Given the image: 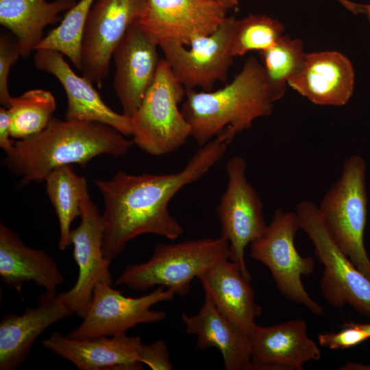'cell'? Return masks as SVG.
Instances as JSON below:
<instances>
[{
  "label": "cell",
  "mask_w": 370,
  "mask_h": 370,
  "mask_svg": "<svg viewBox=\"0 0 370 370\" xmlns=\"http://www.w3.org/2000/svg\"><path fill=\"white\" fill-rule=\"evenodd\" d=\"M158 47L148 38L137 20L113 52L112 59L115 64L113 88L123 114L129 118L138 110L156 77L161 60L157 50Z\"/></svg>",
  "instance_id": "9a60e30c"
},
{
  "label": "cell",
  "mask_w": 370,
  "mask_h": 370,
  "mask_svg": "<svg viewBox=\"0 0 370 370\" xmlns=\"http://www.w3.org/2000/svg\"><path fill=\"white\" fill-rule=\"evenodd\" d=\"M45 182L46 193L58 219V247L64 251L71 245V225L73 221L81 215L82 199L88 190L87 182L73 171L71 165L53 169Z\"/></svg>",
  "instance_id": "d4e9b609"
},
{
  "label": "cell",
  "mask_w": 370,
  "mask_h": 370,
  "mask_svg": "<svg viewBox=\"0 0 370 370\" xmlns=\"http://www.w3.org/2000/svg\"><path fill=\"white\" fill-rule=\"evenodd\" d=\"M340 369L343 370H370V365H364L359 362H348Z\"/></svg>",
  "instance_id": "e575fe53"
},
{
  "label": "cell",
  "mask_w": 370,
  "mask_h": 370,
  "mask_svg": "<svg viewBox=\"0 0 370 370\" xmlns=\"http://www.w3.org/2000/svg\"><path fill=\"white\" fill-rule=\"evenodd\" d=\"M10 133V118L7 108H0V147L7 153L13 149L15 141L12 140Z\"/></svg>",
  "instance_id": "d6a6232c"
},
{
  "label": "cell",
  "mask_w": 370,
  "mask_h": 370,
  "mask_svg": "<svg viewBox=\"0 0 370 370\" xmlns=\"http://www.w3.org/2000/svg\"><path fill=\"white\" fill-rule=\"evenodd\" d=\"M227 145L218 139L200 146L186 166L173 173L133 175L117 171L95 184L103 196V251L112 262L134 238L153 234L170 240L184 228L171 214V199L184 186L204 176L225 155Z\"/></svg>",
  "instance_id": "6da1fadb"
},
{
  "label": "cell",
  "mask_w": 370,
  "mask_h": 370,
  "mask_svg": "<svg viewBox=\"0 0 370 370\" xmlns=\"http://www.w3.org/2000/svg\"><path fill=\"white\" fill-rule=\"evenodd\" d=\"M76 0H0V24L14 36L21 53L27 58L42 40L44 29L61 22V14L71 9Z\"/></svg>",
  "instance_id": "cb8c5ba5"
},
{
  "label": "cell",
  "mask_w": 370,
  "mask_h": 370,
  "mask_svg": "<svg viewBox=\"0 0 370 370\" xmlns=\"http://www.w3.org/2000/svg\"><path fill=\"white\" fill-rule=\"evenodd\" d=\"M21 56L16 40L5 35L0 36V102L5 108L12 99L9 92L8 79L12 66Z\"/></svg>",
  "instance_id": "4dcf8cb0"
},
{
  "label": "cell",
  "mask_w": 370,
  "mask_h": 370,
  "mask_svg": "<svg viewBox=\"0 0 370 370\" xmlns=\"http://www.w3.org/2000/svg\"><path fill=\"white\" fill-rule=\"evenodd\" d=\"M362 14L367 15L370 25V4H362Z\"/></svg>",
  "instance_id": "8d00e7d4"
},
{
  "label": "cell",
  "mask_w": 370,
  "mask_h": 370,
  "mask_svg": "<svg viewBox=\"0 0 370 370\" xmlns=\"http://www.w3.org/2000/svg\"><path fill=\"white\" fill-rule=\"evenodd\" d=\"M0 276L8 288L22 295L25 282H33L45 292L56 293L64 278L56 260L43 250L26 245L3 223L0 224Z\"/></svg>",
  "instance_id": "44dd1931"
},
{
  "label": "cell",
  "mask_w": 370,
  "mask_h": 370,
  "mask_svg": "<svg viewBox=\"0 0 370 370\" xmlns=\"http://www.w3.org/2000/svg\"><path fill=\"white\" fill-rule=\"evenodd\" d=\"M344 329L338 332H324L318 336L321 346L332 350L347 349L370 338L369 334L353 322L344 323Z\"/></svg>",
  "instance_id": "f546056e"
},
{
  "label": "cell",
  "mask_w": 370,
  "mask_h": 370,
  "mask_svg": "<svg viewBox=\"0 0 370 370\" xmlns=\"http://www.w3.org/2000/svg\"><path fill=\"white\" fill-rule=\"evenodd\" d=\"M140 362L153 370H170L173 367L171 362L168 348L162 340L145 345L143 343L139 352Z\"/></svg>",
  "instance_id": "1f68e13d"
},
{
  "label": "cell",
  "mask_w": 370,
  "mask_h": 370,
  "mask_svg": "<svg viewBox=\"0 0 370 370\" xmlns=\"http://www.w3.org/2000/svg\"><path fill=\"white\" fill-rule=\"evenodd\" d=\"M42 343L79 370L143 369L140 336L123 334L73 339L54 332Z\"/></svg>",
  "instance_id": "d6986e66"
},
{
  "label": "cell",
  "mask_w": 370,
  "mask_h": 370,
  "mask_svg": "<svg viewBox=\"0 0 370 370\" xmlns=\"http://www.w3.org/2000/svg\"><path fill=\"white\" fill-rule=\"evenodd\" d=\"M51 49H36L34 64L37 69L53 75L63 87L67 99L65 119L97 122L114 127L126 136L132 134L130 118L112 110L102 100L90 81L78 76L63 58Z\"/></svg>",
  "instance_id": "2e32d148"
},
{
  "label": "cell",
  "mask_w": 370,
  "mask_h": 370,
  "mask_svg": "<svg viewBox=\"0 0 370 370\" xmlns=\"http://www.w3.org/2000/svg\"><path fill=\"white\" fill-rule=\"evenodd\" d=\"M365 173L366 163L361 156L346 159L340 177L318 208L335 243L370 280V259L364 244L368 208Z\"/></svg>",
  "instance_id": "5b68a950"
},
{
  "label": "cell",
  "mask_w": 370,
  "mask_h": 370,
  "mask_svg": "<svg viewBox=\"0 0 370 370\" xmlns=\"http://www.w3.org/2000/svg\"><path fill=\"white\" fill-rule=\"evenodd\" d=\"M216 308L227 319L250 335L255 319L262 308L256 304L252 286L239 267L230 259L221 261L201 274L198 278Z\"/></svg>",
  "instance_id": "603a6c76"
},
{
  "label": "cell",
  "mask_w": 370,
  "mask_h": 370,
  "mask_svg": "<svg viewBox=\"0 0 370 370\" xmlns=\"http://www.w3.org/2000/svg\"><path fill=\"white\" fill-rule=\"evenodd\" d=\"M284 27L278 20L260 14L236 19L230 40V53L234 58L249 51L266 50L284 35Z\"/></svg>",
  "instance_id": "f1b7e54d"
},
{
  "label": "cell",
  "mask_w": 370,
  "mask_h": 370,
  "mask_svg": "<svg viewBox=\"0 0 370 370\" xmlns=\"http://www.w3.org/2000/svg\"><path fill=\"white\" fill-rule=\"evenodd\" d=\"M335 1L354 14H362V4L357 3L349 0Z\"/></svg>",
  "instance_id": "836d02e7"
},
{
  "label": "cell",
  "mask_w": 370,
  "mask_h": 370,
  "mask_svg": "<svg viewBox=\"0 0 370 370\" xmlns=\"http://www.w3.org/2000/svg\"><path fill=\"white\" fill-rule=\"evenodd\" d=\"M146 0H95L83 29L82 76L99 88L108 77L113 52L142 15Z\"/></svg>",
  "instance_id": "8fae6325"
},
{
  "label": "cell",
  "mask_w": 370,
  "mask_h": 370,
  "mask_svg": "<svg viewBox=\"0 0 370 370\" xmlns=\"http://www.w3.org/2000/svg\"><path fill=\"white\" fill-rule=\"evenodd\" d=\"M95 0H79L66 12L60 24L51 30L36 49H51L68 57L82 71L81 47L83 29Z\"/></svg>",
  "instance_id": "83f0119b"
},
{
  "label": "cell",
  "mask_w": 370,
  "mask_h": 370,
  "mask_svg": "<svg viewBox=\"0 0 370 370\" xmlns=\"http://www.w3.org/2000/svg\"><path fill=\"white\" fill-rule=\"evenodd\" d=\"M56 108L53 95L46 90L32 89L12 97L7 107L12 138L23 139L42 132L49 123Z\"/></svg>",
  "instance_id": "4316f807"
},
{
  "label": "cell",
  "mask_w": 370,
  "mask_h": 370,
  "mask_svg": "<svg viewBox=\"0 0 370 370\" xmlns=\"http://www.w3.org/2000/svg\"><path fill=\"white\" fill-rule=\"evenodd\" d=\"M134 143L114 127L97 122L62 121L52 117L40 133L15 141L3 164L19 176V186L42 182L53 169L77 164L84 168L102 154L119 158L127 154Z\"/></svg>",
  "instance_id": "7a4b0ae2"
},
{
  "label": "cell",
  "mask_w": 370,
  "mask_h": 370,
  "mask_svg": "<svg viewBox=\"0 0 370 370\" xmlns=\"http://www.w3.org/2000/svg\"><path fill=\"white\" fill-rule=\"evenodd\" d=\"M181 318L186 333L197 336V349L217 348L226 370H249L250 336L224 317L207 295L197 313H182Z\"/></svg>",
  "instance_id": "7402d4cb"
},
{
  "label": "cell",
  "mask_w": 370,
  "mask_h": 370,
  "mask_svg": "<svg viewBox=\"0 0 370 370\" xmlns=\"http://www.w3.org/2000/svg\"><path fill=\"white\" fill-rule=\"evenodd\" d=\"M230 259V245L221 236L191 239L177 243H160L146 262L126 267L116 280L136 291L156 286L186 296L193 280L216 264Z\"/></svg>",
  "instance_id": "277c9868"
},
{
  "label": "cell",
  "mask_w": 370,
  "mask_h": 370,
  "mask_svg": "<svg viewBox=\"0 0 370 370\" xmlns=\"http://www.w3.org/2000/svg\"><path fill=\"white\" fill-rule=\"evenodd\" d=\"M354 82L351 61L338 51H326L306 53L288 85L314 104L342 106L351 99Z\"/></svg>",
  "instance_id": "ffe728a7"
},
{
  "label": "cell",
  "mask_w": 370,
  "mask_h": 370,
  "mask_svg": "<svg viewBox=\"0 0 370 370\" xmlns=\"http://www.w3.org/2000/svg\"><path fill=\"white\" fill-rule=\"evenodd\" d=\"M267 87L275 102L284 95L288 81L301 69L306 53L301 40L282 35L270 48L260 51Z\"/></svg>",
  "instance_id": "484cf974"
},
{
  "label": "cell",
  "mask_w": 370,
  "mask_h": 370,
  "mask_svg": "<svg viewBox=\"0 0 370 370\" xmlns=\"http://www.w3.org/2000/svg\"><path fill=\"white\" fill-rule=\"evenodd\" d=\"M247 162L241 156L232 157L226 163L227 187L216 207L221 223V236L229 243L230 260L250 281L245 260L246 247L259 238L267 224L259 195L246 177Z\"/></svg>",
  "instance_id": "9c48e42d"
},
{
  "label": "cell",
  "mask_w": 370,
  "mask_h": 370,
  "mask_svg": "<svg viewBox=\"0 0 370 370\" xmlns=\"http://www.w3.org/2000/svg\"><path fill=\"white\" fill-rule=\"evenodd\" d=\"M75 314L58 293L45 292L35 307L21 314L7 313L0 321V369L14 370L29 356L34 343L49 327Z\"/></svg>",
  "instance_id": "e0dca14e"
},
{
  "label": "cell",
  "mask_w": 370,
  "mask_h": 370,
  "mask_svg": "<svg viewBox=\"0 0 370 370\" xmlns=\"http://www.w3.org/2000/svg\"><path fill=\"white\" fill-rule=\"evenodd\" d=\"M80 218L79 225L71 232L78 276L71 288L58 295L75 314L83 319L91 304L95 286L99 282L112 285V280L111 262L105 258L103 251L104 228L101 214L92 201L88 190L82 199Z\"/></svg>",
  "instance_id": "4fadbf2b"
},
{
  "label": "cell",
  "mask_w": 370,
  "mask_h": 370,
  "mask_svg": "<svg viewBox=\"0 0 370 370\" xmlns=\"http://www.w3.org/2000/svg\"><path fill=\"white\" fill-rule=\"evenodd\" d=\"M181 111L191 128V136L202 146L217 138L229 145L253 121L273 111L262 64L254 57L223 88L197 92L186 89Z\"/></svg>",
  "instance_id": "3957f363"
},
{
  "label": "cell",
  "mask_w": 370,
  "mask_h": 370,
  "mask_svg": "<svg viewBox=\"0 0 370 370\" xmlns=\"http://www.w3.org/2000/svg\"><path fill=\"white\" fill-rule=\"evenodd\" d=\"M295 212L300 229L310 238L315 254L324 267L320 286L327 302L336 308L349 304L370 317V280L335 243L313 202L300 201Z\"/></svg>",
  "instance_id": "52a82bcc"
},
{
  "label": "cell",
  "mask_w": 370,
  "mask_h": 370,
  "mask_svg": "<svg viewBox=\"0 0 370 370\" xmlns=\"http://www.w3.org/2000/svg\"><path fill=\"white\" fill-rule=\"evenodd\" d=\"M249 370H301L310 360H318L321 352L307 333L301 319L269 327L258 325L250 334Z\"/></svg>",
  "instance_id": "ac0fdd59"
},
{
  "label": "cell",
  "mask_w": 370,
  "mask_h": 370,
  "mask_svg": "<svg viewBox=\"0 0 370 370\" xmlns=\"http://www.w3.org/2000/svg\"><path fill=\"white\" fill-rule=\"evenodd\" d=\"M186 90L167 62L160 60L156 77L130 118L132 140L155 156L175 151L191 136V128L178 105Z\"/></svg>",
  "instance_id": "8992f818"
},
{
  "label": "cell",
  "mask_w": 370,
  "mask_h": 370,
  "mask_svg": "<svg viewBox=\"0 0 370 370\" xmlns=\"http://www.w3.org/2000/svg\"><path fill=\"white\" fill-rule=\"evenodd\" d=\"M299 229L296 212L277 209L264 234L251 243L250 256L269 268L286 298L321 315L323 307L310 297L301 282L302 275L313 271L314 261L312 257L301 256L296 249L295 238Z\"/></svg>",
  "instance_id": "ba28073f"
},
{
  "label": "cell",
  "mask_w": 370,
  "mask_h": 370,
  "mask_svg": "<svg viewBox=\"0 0 370 370\" xmlns=\"http://www.w3.org/2000/svg\"><path fill=\"white\" fill-rule=\"evenodd\" d=\"M227 10L214 0H146L138 23L159 47L166 42L188 46L195 38L214 32Z\"/></svg>",
  "instance_id": "7c38bea8"
},
{
  "label": "cell",
  "mask_w": 370,
  "mask_h": 370,
  "mask_svg": "<svg viewBox=\"0 0 370 370\" xmlns=\"http://www.w3.org/2000/svg\"><path fill=\"white\" fill-rule=\"evenodd\" d=\"M112 286L105 282L95 286L86 314L82 323L68 334V337L85 339L123 335L139 324L160 321L165 319L166 312L151 308L171 301L175 295L171 290L158 286L148 294L130 297Z\"/></svg>",
  "instance_id": "30bf717a"
},
{
  "label": "cell",
  "mask_w": 370,
  "mask_h": 370,
  "mask_svg": "<svg viewBox=\"0 0 370 370\" xmlns=\"http://www.w3.org/2000/svg\"><path fill=\"white\" fill-rule=\"evenodd\" d=\"M235 18L226 16L210 34L194 39L186 46L166 42L160 46L175 77L186 89L210 90L226 79L233 57L230 40Z\"/></svg>",
  "instance_id": "5bb4252c"
},
{
  "label": "cell",
  "mask_w": 370,
  "mask_h": 370,
  "mask_svg": "<svg viewBox=\"0 0 370 370\" xmlns=\"http://www.w3.org/2000/svg\"><path fill=\"white\" fill-rule=\"evenodd\" d=\"M221 4L227 10L234 9L239 4V0H214Z\"/></svg>",
  "instance_id": "d590c367"
},
{
  "label": "cell",
  "mask_w": 370,
  "mask_h": 370,
  "mask_svg": "<svg viewBox=\"0 0 370 370\" xmlns=\"http://www.w3.org/2000/svg\"><path fill=\"white\" fill-rule=\"evenodd\" d=\"M354 324L365 330L370 336V323H354Z\"/></svg>",
  "instance_id": "74e56055"
}]
</instances>
